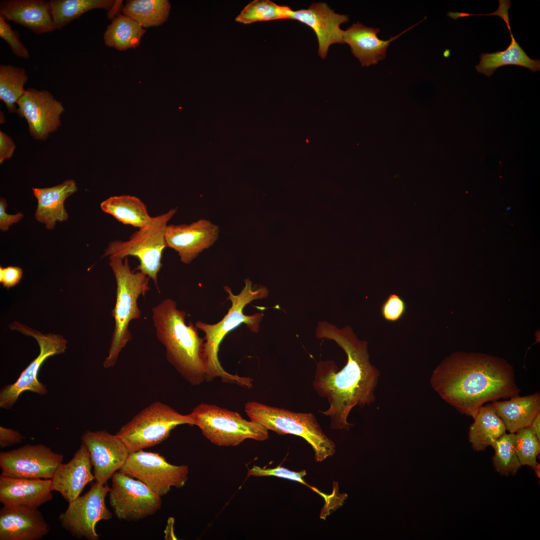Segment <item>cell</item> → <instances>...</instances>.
Here are the masks:
<instances>
[{
	"instance_id": "39",
	"label": "cell",
	"mask_w": 540,
	"mask_h": 540,
	"mask_svg": "<svg viewBox=\"0 0 540 540\" xmlns=\"http://www.w3.org/2000/svg\"><path fill=\"white\" fill-rule=\"evenodd\" d=\"M22 270L18 266L0 267V282L8 289L18 284L22 276Z\"/></svg>"
},
{
	"instance_id": "38",
	"label": "cell",
	"mask_w": 540,
	"mask_h": 540,
	"mask_svg": "<svg viewBox=\"0 0 540 540\" xmlns=\"http://www.w3.org/2000/svg\"><path fill=\"white\" fill-rule=\"evenodd\" d=\"M406 310L404 301L399 296L392 294L382 304L381 313L384 318L390 322L399 320Z\"/></svg>"
},
{
	"instance_id": "22",
	"label": "cell",
	"mask_w": 540,
	"mask_h": 540,
	"mask_svg": "<svg viewBox=\"0 0 540 540\" xmlns=\"http://www.w3.org/2000/svg\"><path fill=\"white\" fill-rule=\"evenodd\" d=\"M499 6L495 15L505 22L510 36L511 42L503 51L483 53L480 55V63L475 66L478 72L490 76L498 68L506 65H516L530 69L532 73L540 70V61L528 57L516 40L509 24L508 10L512 4L509 0H499Z\"/></svg>"
},
{
	"instance_id": "25",
	"label": "cell",
	"mask_w": 540,
	"mask_h": 540,
	"mask_svg": "<svg viewBox=\"0 0 540 540\" xmlns=\"http://www.w3.org/2000/svg\"><path fill=\"white\" fill-rule=\"evenodd\" d=\"M77 189L76 182L71 179L52 187L32 188L34 195L38 200L34 214L36 220L44 224L48 230L53 229L56 222L66 220L68 216L64 202Z\"/></svg>"
},
{
	"instance_id": "29",
	"label": "cell",
	"mask_w": 540,
	"mask_h": 540,
	"mask_svg": "<svg viewBox=\"0 0 540 540\" xmlns=\"http://www.w3.org/2000/svg\"><path fill=\"white\" fill-rule=\"evenodd\" d=\"M100 208L123 224L138 228L148 224L152 218L144 202L134 196H111L100 204Z\"/></svg>"
},
{
	"instance_id": "24",
	"label": "cell",
	"mask_w": 540,
	"mask_h": 540,
	"mask_svg": "<svg viewBox=\"0 0 540 540\" xmlns=\"http://www.w3.org/2000/svg\"><path fill=\"white\" fill-rule=\"evenodd\" d=\"M418 23L388 40H383L378 36L379 28L368 27L357 22L344 30V42L350 46L352 52L362 66H368L384 59L390 43Z\"/></svg>"
},
{
	"instance_id": "28",
	"label": "cell",
	"mask_w": 540,
	"mask_h": 540,
	"mask_svg": "<svg viewBox=\"0 0 540 540\" xmlns=\"http://www.w3.org/2000/svg\"><path fill=\"white\" fill-rule=\"evenodd\" d=\"M114 0H50V9L55 30H60L82 14L94 9L111 12L120 7Z\"/></svg>"
},
{
	"instance_id": "44",
	"label": "cell",
	"mask_w": 540,
	"mask_h": 540,
	"mask_svg": "<svg viewBox=\"0 0 540 540\" xmlns=\"http://www.w3.org/2000/svg\"><path fill=\"white\" fill-rule=\"evenodd\" d=\"M173 524L174 519L172 518H170L168 520V524L164 531V538L166 540H170L172 539V538H174V536H173L171 534L172 533V532H173V530H173Z\"/></svg>"
},
{
	"instance_id": "42",
	"label": "cell",
	"mask_w": 540,
	"mask_h": 540,
	"mask_svg": "<svg viewBox=\"0 0 540 540\" xmlns=\"http://www.w3.org/2000/svg\"><path fill=\"white\" fill-rule=\"evenodd\" d=\"M16 145L11 138L6 134L0 132V164L10 159L12 156Z\"/></svg>"
},
{
	"instance_id": "32",
	"label": "cell",
	"mask_w": 540,
	"mask_h": 540,
	"mask_svg": "<svg viewBox=\"0 0 540 540\" xmlns=\"http://www.w3.org/2000/svg\"><path fill=\"white\" fill-rule=\"evenodd\" d=\"M25 68L12 64L0 65V100L9 112H16L18 100L26 90L24 86L28 80Z\"/></svg>"
},
{
	"instance_id": "14",
	"label": "cell",
	"mask_w": 540,
	"mask_h": 540,
	"mask_svg": "<svg viewBox=\"0 0 540 540\" xmlns=\"http://www.w3.org/2000/svg\"><path fill=\"white\" fill-rule=\"evenodd\" d=\"M62 454L42 444H26L0 452L1 475L11 478L50 479L62 463Z\"/></svg>"
},
{
	"instance_id": "2",
	"label": "cell",
	"mask_w": 540,
	"mask_h": 540,
	"mask_svg": "<svg viewBox=\"0 0 540 540\" xmlns=\"http://www.w3.org/2000/svg\"><path fill=\"white\" fill-rule=\"evenodd\" d=\"M430 384L440 397L462 414L473 417L485 403L518 396L512 366L482 353L456 352L434 370Z\"/></svg>"
},
{
	"instance_id": "5",
	"label": "cell",
	"mask_w": 540,
	"mask_h": 540,
	"mask_svg": "<svg viewBox=\"0 0 540 540\" xmlns=\"http://www.w3.org/2000/svg\"><path fill=\"white\" fill-rule=\"evenodd\" d=\"M110 260L109 264L114 275L117 287L116 304L112 310L114 329L108 354L103 364L104 368L115 364L121 350L131 340L128 325L132 320L139 318L141 314L138 300L150 289V278L140 271L132 270L127 257L122 258L110 256Z\"/></svg>"
},
{
	"instance_id": "10",
	"label": "cell",
	"mask_w": 540,
	"mask_h": 540,
	"mask_svg": "<svg viewBox=\"0 0 540 540\" xmlns=\"http://www.w3.org/2000/svg\"><path fill=\"white\" fill-rule=\"evenodd\" d=\"M10 328L36 339L40 347L38 356L23 370L18 380L12 384L6 385L0 392V407L12 408L20 396L30 391L40 396L47 394L45 385L38 380L40 368L49 357L63 354L67 348V341L62 336L54 334H43L16 321L10 324Z\"/></svg>"
},
{
	"instance_id": "37",
	"label": "cell",
	"mask_w": 540,
	"mask_h": 540,
	"mask_svg": "<svg viewBox=\"0 0 540 540\" xmlns=\"http://www.w3.org/2000/svg\"><path fill=\"white\" fill-rule=\"evenodd\" d=\"M18 32L12 30L8 22L0 16V37L9 45L12 52L16 56L28 60L30 54L27 48L20 40Z\"/></svg>"
},
{
	"instance_id": "19",
	"label": "cell",
	"mask_w": 540,
	"mask_h": 540,
	"mask_svg": "<svg viewBox=\"0 0 540 540\" xmlns=\"http://www.w3.org/2000/svg\"><path fill=\"white\" fill-rule=\"evenodd\" d=\"M49 532L38 509L4 506L0 510V540H39Z\"/></svg>"
},
{
	"instance_id": "4",
	"label": "cell",
	"mask_w": 540,
	"mask_h": 540,
	"mask_svg": "<svg viewBox=\"0 0 540 540\" xmlns=\"http://www.w3.org/2000/svg\"><path fill=\"white\" fill-rule=\"evenodd\" d=\"M244 286L236 295L232 292L228 286H224V289L228 294L227 299L231 302L232 304L228 313L220 321L212 324L200 320L196 323L195 326L198 329L205 334L204 352L208 364L206 382H212L215 378H220L222 382L236 384L242 387L250 388L252 386V378L240 376L226 372L221 366L218 358L220 345L230 332L244 324L252 332H258L260 324L264 318V314L262 312L247 315L244 313V310L252 301L267 297L268 289L262 286H252V282L248 278L244 280Z\"/></svg>"
},
{
	"instance_id": "11",
	"label": "cell",
	"mask_w": 540,
	"mask_h": 540,
	"mask_svg": "<svg viewBox=\"0 0 540 540\" xmlns=\"http://www.w3.org/2000/svg\"><path fill=\"white\" fill-rule=\"evenodd\" d=\"M119 471L142 482L162 497L172 487L180 488L185 485L189 469L186 465L169 463L158 453L140 450L130 453Z\"/></svg>"
},
{
	"instance_id": "21",
	"label": "cell",
	"mask_w": 540,
	"mask_h": 540,
	"mask_svg": "<svg viewBox=\"0 0 540 540\" xmlns=\"http://www.w3.org/2000/svg\"><path fill=\"white\" fill-rule=\"evenodd\" d=\"M50 479L0 476V502L6 506L38 509L52 498Z\"/></svg>"
},
{
	"instance_id": "12",
	"label": "cell",
	"mask_w": 540,
	"mask_h": 540,
	"mask_svg": "<svg viewBox=\"0 0 540 540\" xmlns=\"http://www.w3.org/2000/svg\"><path fill=\"white\" fill-rule=\"evenodd\" d=\"M110 489L108 483L96 482L86 493L68 503L67 509L58 517L62 528L77 538L98 540L96 523L112 517L105 503Z\"/></svg>"
},
{
	"instance_id": "34",
	"label": "cell",
	"mask_w": 540,
	"mask_h": 540,
	"mask_svg": "<svg viewBox=\"0 0 540 540\" xmlns=\"http://www.w3.org/2000/svg\"><path fill=\"white\" fill-rule=\"evenodd\" d=\"M494 450L493 463L502 475L514 474L520 468L515 446V433L504 434L490 445Z\"/></svg>"
},
{
	"instance_id": "1",
	"label": "cell",
	"mask_w": 540,
	"mask_h": 540,
	"mask_svg": "<svg viewBox=\"0 0 540 540\" xmlns=\"http://www.w3.org/2000/svg\"><path fill=\"white\" fill-rule=\"evenodd\" d=\"M316 336L334 341L346 354V364L340 370L333 360L318 362L312 386L328 402V408L320 412L330 418L331 429L348 430L352 426L348 421L352 410L374 402L380 372L370 362L367 342L359 340L349 326L338 328L321 321Z\"/></svg>"
},
{
	"instance_id": "20",
	"label": "cell",
	"mask_w": 540,
	"mask_h": 540,
	"mask_svg": "<svg viewBox=\"0 0 540 540\" xmlns=\"http://www.w3.org/2000/svg\"><path fill=\"white\" fill-rule=\"evenodd\" d=\"M90 452L82 443L66 464L61 463L50 478L53 491L70 503L80 496L84 486L95 480Z\"/></svg>"
},
{
	"instance_id": "33",
	"label": "cell",
	"mask_w": 540,
	"mask_h": 540,
	"mask_svg": "<svg viewBox=\"0 0 540 540\" xmlns=\"http://www.w3.org/2000/svg\"><path fill=\"white\" fill-rule=\"evenodd\" d=\"M293 11L288 6L278 5L270 0H254L242 9L235 20L244 24H250L258 22L291 19Z\"/></svg>"
},
{
	"instance_id": "7",
	"label": "cell",
	"mask_w": 540,
	"mask_h": 540,
	"mask_svg": "<svg viewBox=\"0 0 540 540\" xmlns=\"http://www.w3.org/2000/svg\"><path fill=\"white\" fill-rule=\"evenodd\" d=\"M176 212L175 208H172L166 213L152 217L148 224L138 228L126 241L115 240L110 242L102 257H136L139 264L134 270L140 271L151 278L160 292L158 274L162 266L161 260L163 251L166 248L165 230Z\"/></svg>"
},
{
	"instance_id": "31",
	"label": "cell",
	"mask_w": 540,
	"mask_h": 540,
	"mask_svg": "<svg viewBox=\"0 0 540 540\" xmlns=\"http://www.w3.org/2000/svg\"><path fill=\"white\" fill-rule=\"evenodd\" d=\"M170 4L168 0H130L123 6V14L143 28L158 26L169 16Z\"/></svg>"
},
{
	"instance_id": "41",
	"label": "cell",
	"mask_w": 540,
	"mask_h": 540,
	"mask_svg": "<svg viewBox=\"0 0 540 540\" xmlns=\"http://www.w3.org/2000/svg\"><path fill=\"white\" fill-rule=\"evenodd\" d=\"M25 438L18 431L0 426V446L2 448L19 444Z\"/></svg>"
},
{
	"instance_id": "6",
	"label": "cell",
	"mask_w": 540,
	"mask_h": 540,
	"mask_svg": "<svg viewBox=\"0 0 540 540\" xmlns=\"http://www.w3.org/2000/svg\"><path fill=\"white\" fill-rule=\"evenodd\" d=\"M250 420L258 422L278 435L293 434L304 439L312 446L316 462L332 456L334 442L322 431L312 412H297L250 401L244 406Z\"/></svg>"
},
{
	"instance_id": "13",
	"label": "cell",
	"mask_w": 540,
	"mask_h": 540,
	"mask_svg": "<svg viewBox=\"0 0 540 540\" xmlns=\"http://www.w3.org/2000/svg\"><path fill=\"white\" fill-rule=\"evenodd\" d=\"M112 482L109 503L118 519L136 521L160 508L161 496L140 480L118 471Z\"/></svg>"
},
{
	"instance_id": "3",
	"label": "cell",
	"mask_w": 540,
	"mask_h": 540,
	"mask_svg": "<svg viewBox=\"0 0 540 540\" xmlns=\"http://www.w3.org/2000/svg\"><path fill=\"white\" fill-rule=\"evenodd\" d=\"M152 312L156 338L165 347L167 360L190 385L206 381L204 340L192 322L186 324V312L178 310L172 298L163 300Z\"/></svg>"
},
{
	"instance_id": "30",
	"label": "cell",
	"mask_w": 540,
	"mask_h": 540,
	"mask_svg": "<svg viewBox=\"0 0 540 540\" xmlns=\"http://www.w3.org/2000/svg\"><path fill=\"white\" fill-rule=\"evenodd\" d=\"M146 32L138 23L124 14H118L112 20L104 34L106 46L119 50L135 48Z\"/></svg>"
},
{
	"instance_id": "43",
	"label": "cell",
	"mask_w": 540,
	"mask_h": 540,
	"mask_svg": "<svg viewBox=\"0 0 540 540\" xmlns=\"http://www.w3.org/2000/svg\"><path fill=\"white\" fill-rule=\"evenodd\" d=\"M540 413H539L532 422L530 428L536 434L538 440H540Z\"/></svg>"
},
{
	"instance_id": "18",
	"label": "cell",
	"mask_w": 540,
	"mask_h": 540,
	"mask_svg": "<svg viewBox=\"0 0 540 540\" xmlns=\"http://www.w3.org/2000/svg\"><path fill=\"white\" fill-rule=\"evenodd\" d=\"M291 19L311 28L318 42V54L322 58L327 56L329 47L334 44H344V30L340 25L348 21L347 15L336 14L326 4L314 2L307 9L293 11Z\"/></svg>"
},
{
	"instance_id": "26",
	"label": "cell",
	"mask_w": 540,
	"mask_h": 540,
	"mask_svg": "<svg viewBox=\"0 0 540 540\" xmlns=\"http://www.w3.org/2000/svg\"><path fill=\"white\" fill-rule=\"evenodd\" d=\"M490 405L510 433L528 427L540 413V394L512 397L508 400L492 402Z\"/></svg>"
},
{
	"instance_id": "17",
	"label": "cell",
	"mask_w": 540,
	"mask_h": 540,
	"mask_svg": "<svg viewBox=\"0 0 540 540\" xmlns=\"http://www.w3.org/2000/svg\"><path fill=\"white\" fill-rule=\"evenodd\" d=\"M218 234L216 225L202 219L188 224L168 225L165 241L166 247L176 250L183 263L189 264L214 243Z\"/></svg>"
},
{
	"instance_id": "36",
	"label": "cell",
	"mask_w": 540,
	"mask_h": 540,
	"mask_svg": "<svg viewBox=\"0 0 540 540\" xmlns=\"http://www.w3.org/2000/svg\"><path fill=\"white\" fill-rule=\"evenodd\" d=\"M248 476H274L280 478L288 479L300 482L306 486L310 488L312 490L316 492L322 496L324 494L316 488L311 486L304 480L306 476V470L300 472H294L286 468L282 467L280 466L274 468H265L258 466H254L252 468H248Z\"/></svg>"
},
{
	"instance_id": "40",
	"label": "cell",
	"mask_w": 540,
	"mask_h": 540,
	"mask_svg": "<svg viewBox=\"0 0 540 540\" xmlns=\"http://www.w3.org/2000/svg\"><path fill=\"white\" fill-rule=\"evenodd\" d=\"M6 200L4 198H0V230L2 232L8 230L10 226L20 222L24 217V214L22 212H18L14 214H7L6 212Z\"/></svg>"
},
{
	"instance_id": "9",
	"label": "cell",
	"mask_w": 540,
	"mask_h": 540,
	"mask_svg": "<svg viewBox=\"0 0 540 540\" xmlns=\"http://www.w3.org/2000/svg\"><path fill=\"white\" fill-rule=\"evenodd\" d=\"M195 426L191 414H182L168 405L156 402L141 410L116 434L130 453L154 446L167 439L176 427Z\"/></svg>"
},
{
	"instance_id": "15",
	"label": "cell",
	"mask_w": 540,
	"mask_h": 540,
	"mask_svg": "<svg viewBox=\"0 0 540 540\" xmlns=\"http://www.w3.org/2000/svg\"><path fill=\"white\" fill-rule=\"evenodd\" d=\"M16 112L28 122L30 136L44 140L60 126L62 104L47 90L28 88L18 100Z\"/></svg>"
},
{
	"instance_id": "8",
	"label": "cell",
	"mask_w": 540,
	"mask_h": 540,
	"mask_svg": "<svg viewBox=\"0 0 540 540\" xmlns=\"http://www.w3.org/2000/svg\"><path fill=\"white\" fill-rule=\"evenodd\" d=\"M190 414L202 435L218 446H235L246 439L264 441L269 438L268 430L260 424L214 404L201 403Z\"/></svg>"
},
{
	"instance_id": "23",
	"label": "cell",
	"mask_w": 540,
	"mask_h": 540,
	"mask_svg": "<svg viewBox=\"0 0 540 540\" xmlns=\"http://www.w3.org/2000/svg\"><path fill=\"white\" fill-rule=\"evenodd\" d=\"M0 16L28 28L36 34L55 30L49 0H2L0 2Z\"/></svg>"
},
{
	"instance_id": "27",
	"label": "cell",
	"mask_w": 540,
	"mask_h": 540,
	"mask_svg": "<svg viewBox=\"0 0 540 540\" xmlns=\"http://www.w3.org/2000/svg\"><path fill=\"white\" fill-rule=\"evenodd\" d=\"M470 427L469 442L476 451L484 450L506 434V426L490 404L481 406L472 417Z\"/></svg>"
},
{
	"instance_id": "35",
	"label": "cell",
	"mask_w": 540,
	"mask_h": 540,
	"mask_svg": "<svg viewBox=\"0 0 540 540\" xmlns=\"http://www.w3.org/2000/svg\"><path fill=\"white\" fill-rule=\"evenodd\" d=\"M515 446L521 465L534 468L538 464L536 458L540 452V440L530 426L520 428L515 432Z\"/></svg>"
},
{
	"instance_id": "16",
	"label": "cell",
	"mask_w": 540,
	"mask_h": 540,
	"mask_svg": "<svg viewBox=\"0 0 540 540\" xmlns=\"http://www.w3.org/2000/svg\"><path fill=\"white\" fill-rule=\"evenodd\" d=\"M82 443L88 448L96 482L106 484L126 463L130 452L116 434L106 430H86Z\"/></svg>"
}]
</instances>
